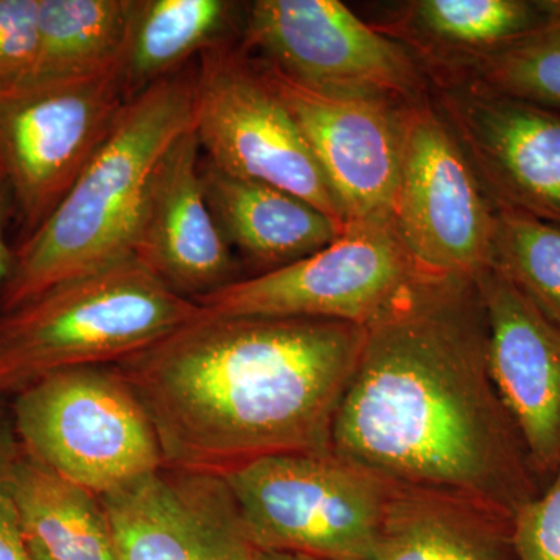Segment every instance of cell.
<instances>
[{
  "label": "cell",
  "instance_id": "1",
  "mask_svg": "<svg viewBox=\"0 0 560 560\" xmlns=\"http://www.w3.org/2000/svg\"><path fill=\"white\" fill-rule=\"evenodd\" d=\"M364 329L331 451L389 485L447 490L510 517L540 493L490 378L475 279L423 272Z\"/></svg>",
  "mask_w": 560,
  "mask_h": 560
},
{
  "label": "cell",
  "instance_id": "2",
  "mask_svg": "<svg viewBox=\"0 0 560 560\" xmlns=\"http://www.w3.org/2000/svg\"><path fill=\"white\" fill-rule=\"evenodd\" d=\"M366 329L202 311L119 361L149 412L165 467L223 475L280 453L329 452Z\"/></svg>",
  "mask_w": 560,
  "mask_h": 560
},
{
  "label": "cell",
  "instance_id": "3",
  "mask_svg": "<svg viewBox=\"0 0 560 560\" xmlns=\"http://www.w3.org/2000/svg\"><path fill=\"white\" fill-rule=\"evenodd\" d=\"M191 124L194 73H173L130 98L60 205L14 253L0 313L131 256L154 167Z\"/></svg>",
  "mask_w": 560,
  "mask_h": 560
},
{
  "label": "cell",
  "instance_id": "4",
  "mask_svg": "<svg viewBox=\"0 0 560 560\" xmlns=\"http://www.w3.org/2000/svg\"><path fill=\"white\" fill-rule=\"evenodd\" d=\"M202 315L135 256L0 313V396L51 372L117 364Z\"/></svg>",
  "mask_w": 560,
  "mask_h": 560
},
{
  "label": "cell",
  "instance_id": "5",
  "mask_svg": "<svg viewBox=\"0 0 560 560\" xmlns=\"http://www.w3.org/2000/svg\"><path fill=\"white\" fill-rule=\"evenodd\" d=\"M13 397L21 451L97 497L165 466L149 412L117 364L51 372Z\"/></svg>",
  "mask_w": 560,
  "mask_h": 560
},
{
  "label": "cell",
  "instance_id": "6",
  "mask_svg": "<svg viewBox=\"0 0 560 560\" xmlns=\"http://www.w3.org/2000/svg\"><path fill=\"white\" fill-rule=\"evenodd\" d=\"M259 551L371 560L390 489L334 451L280 453L220 475Z\"/></svg>",
  "mask_w": 560,
  "mask_h": 560
},
{
  "label": "cell",
  "instance_id": "7",
  "mask_svg": "<svg viewBox=\"0 0 560 560\" xmlns=\"http://www.w3.org/2000/svg\"><path fill=\"white\" fill-rule=\"evenodd\" d=\"M191 128L221 172L289 191L348 224L293 114L241 47L224 40L200 54Z\"/></svg>",
  "mask_w": 560,
  "mask_h": 560
},
{
  "label": "cell",
  "instance_id": "8",
  "mask_svg": "<svg viewBox=\"0 0 560 560\" xmlns=\"http://www.w3.org/2000/svg\"><path fill=\"white\" fill-rule=\"evenodd\" d=\"M393 221L420 270L475 279L492 267L497 208L429 94L400 103Z\"/></svg>",
  "mask_w": 560,
  "mask_h": 560
},
{
  "label": "cell",
  "instance_id": "9",
  "mask_svg": "<svg viewBox=\"0 0 560 560\" xmlns=\"http://www.w3.org/2000/svg\"><path fill=\"white\" fill-rule=\"evenodd\" d=\"M423 272L388 217L348 223L318 253L195 302L213 316H291L366 327Z\"/></svg>",
  "mask_w": 560,
  "mask_h": 560
},
{
  "label": "cell",
  "instance_id": "10",
  "mask_svg": "<svg viewBox=\"0 0 560 560\" xmlns=\"http://www.w3.org/2000/svg\"><path fill=\"white\" fill-rule=\"evenodd\" d=\"M128 101L120 68L0 92V176L28 234L60 205Z\"/></svg>",
  "mask_w": 560,
  "mask_h": 560
},
{
  "label": "cell",
  "instance_id": "11",
  "mask_svg": "<svg viewBox=\"0 0 560 560\" xmlns=\"http://www.w3.org/2000/svg\"><path fill=\"white\" fill-rule=\"evenodd\" d=\"M241 49L290 79L327 91L397 102L429 94L430 81L407 47L340 0H256L245 7Z\"/></svg>",
  "mask_w": 560,
  "mask_h": 560
},
{
  "label": "cell",
  "instance_id": "12",
  "mask_svg": "<svg viewBox=\"0 0 560 560\" xmlns=\"http://www.w3.org/2000/svg\"><path fill=\"white\" fill-rule=\"evenodd\" d=\"M430 91L495 208L560 226V114L470 81Z\"/></svg>",
  "mask_w": 560,
  "mask_h": 560
},
{
  "label": "cell",
  "instance_id": "13",
  "mask_svg": "<svg viewBox=\"0 0 560 560\" xmlns=\"http://www.w3.org/2000/svg\"><path fill=\"white\" fill-rule=\"evenodd\" d=\"M300 125L348 223L388 219L399 184L400 103L364 92L327 91L253 60Z\"/></svg>",
  "mask_w": 560,
  "mask_h": 560
},
{
  "label": "cell",
  "instance_id": "14",
  "mask_svg": "<svg viewBox=\"0 0 560 560\" xmlns=\"http://www.w3.org/2000/svg\"><path fill=\"white\" fill-rule=\"evenodd\" d=\"M101 500L119 560H254L259 552L220 475L164 466Z\"/></svg>",
  "mask_w": 560,
  "mask_h": 560
},
{
  "label": "cell",
  "instance_id": "15",
  "mask_svg": "<svg viewBox=\"0 0 560 560\" xmlns=\"http://www.w3.org/2000/svg\"><path fill=\"white\" fill-rule=\"evenodd\" d=\"M475 283L488 323L490 378L544 489L560 470V327L495 267Z\"/></svg>",
  "mask_w": 560,
  "mask_h": 560
},
{
  "label": "cell",
  "instance_id": "16",
  "mask_svg": "<svg viewBox=\"0 0 560 560\" xmlns=\"http://www.w3.org/2000/svg\"><path fill=\"white\" fill-rule=\"evenodd\" d=\"M201 147L194 128L162 154L143 198L132 254L186 300L241 280V261L202 189Z\"/></svg>",
  "mask_w": 560,
  "mask_h": 560
},
{
  "label": "cell",
  "instance_id": "17",
  "mask_svg": "<svg viewBox=\"0 0 560 560\" xmlns=\"http://www.w3.org/2000/svg\"><path fill=\"white\" fill-rule=\"evenodd\" d=\"M550 22L536 0H411L371 24L407 47L431 81L506 49Z\"/></svg>",
  "mask_w": 560,
  "mask_h": 560
},
{
  "label": "cell",
  "instance_id": "18",
  "mask_svg": "<svg viewBox=\"0 0 560 560\" xmlns=\"http://www.w3.org/2000/svg\"><path fill=\"white\" fill-rule=\"evenodd\" d=\"M371 560H517L512 517L447 490L390 485Z\"/></svg>",
  "mask_w": 560,
  "mask_h": 560
},
{
  "label": "cell",
  "instance_id": "19",
  "mask_svg": "<svg viewBox=\"0 0 560 560\" xmlns=\"http://www.w3.org/2000/svg\"><path fill=\"white\" fill-rule=\"evenodd\" d=\"M200 172L221 232L259 275L318 253L348 228L289 191L235 178L209 161L201 162Z\"/></svg>",
  "mask_w": 560,
  "mask_h": 560
},
{
  "label": "cell",
  "instance_id": "20",
  "mask_svg": "<svg viewBox=\"0 0 560 560\" xmlns=\"http://www.w3.org/2000/svg\"><path fill=\"white\" fill-rule=\"evenodd\" d=\"M11 482L25 539L44 556L50 560H119L101 497L55 474L21 448Z\"/></svg>",
  "mask_w": 560,
  "mask_h": 560
},
{
  "label": "cell",
  "instance_id": "21",
  "mask_svg": "<svg viewBox=\"0 0 560 560\" xmlns=\"http://www.w3.org/2000/svg\"><path fill=\"white\" fill-rule=\"evenodd\" d=\"M231 0H135L120 72L128 98L224 43L245 7Z\"/></svg>",
  "mask_w": 560,
  "mask_h": 560
},
{
  "label": "cell",
  "instance_id": "22",
  "mask_svg": "<svg viewBox=\"0 0 560 560\" xmlns=\"http://www.w3.org/2000/svg\"><path fill=\"white\" fill-rule=\"evenodd\" d=\"M135 0H39V50L28 84L120 68Z\"/></svg>",
  "mask_w": 560,
  "mask_h": 560
},
{
  "label": "cell",
  "instance_id": "23",
  "mask_svg": "<svg viewBox=\"0 0 560 560\" xmlns=\"http://www.w3.org/2000/svg\"><path fill=\"white\" fill-rule=\"evenodd\" d=\"M492 267L560 327V226L497 208Z\"/></svg>",
  "mask_w": 560,
  "mask_h": 560
},
{
  "label": "cell",
  "instance_id": "24",
  "mask_svg": "<svg viewBox=\"0 0 560 560\" xmlns=\"http://www.w3.org/2000/svg\"><path fill=\"white\" fill-rule=\"evenodd\" d=\"M441 81H470L560 114V21L430 84Z\"/></svg>",
  "mask_w": 560,
  "mask_h": 560
},
{
  "label": "cell",
  "instance_id": "25",
  "mask_svg": "<svg viewBox=\"0 0 560 560\" xmlns=\"http://www.w3.org/2000/svg\"><path fill=\"white\" fill-rule=\"evenodd\" d=\"M39 50V0H0V92L31 83Z\"/></svg>",
  "mask_w": 560,
  "mask_h": 560
},
{
  "label": "cell",
  "instance_id": "26",
  "mask_svg": "<svg viewBox=\"0 0 560 560\" xmlns=\"http://www.w3.org/2000/svg\"><path fill=\"white\" fill-rule=\"evenodd\" d=\"M517 560H560V470L512 515Z\"/></svg>",
  "mask_w": 560,
  "mask_h": 560
},
{
  "label": "cell",
  "instance_id": "27",
  "mask_svg": "<svg viewBox=\"0 0 560 560\" xmlns=\"http://www.w3.org/2000/svg\"><path fill=\"white\" fill-rule=\"evenodd\" d=\"M18 448L10 415L0 411V560H36L22 530L13 495L11 477Z\"/></svg>",
  "mask_w": 560,
  "mask_h": 560
},
{
  "label": "cell",
  "instance_id": "28",
  "mask_svg": "<svg viewBox=\"0 0 560 560\" xmlns=\"http://www.w3.org/2000/svg\"><path fill=\"white\" fill-rule=\"evenodd\" d=\"M13 208V198H11L9 186H7L5 179L0 176V291L5 285L11 267H13L14 254L11 253L9 243H7L5 232Z\"/></svg>",
  "mask_w": 560,
  "mask_h": 560
},
{
  "label": "cell",
  "instance_id": "29",
  "mask_svg": "<svg viewBox=\"0 0 560 560\" xmlns=\"http://www.w3.org/2000/svg\"><path fill=\"white\" fill-rule=\"evenodd\" d=\"M254 560H318L307 556L290 555V552L259 551Z\"/></svg>",
  "mask_w": 560,
  "mask_h": 560
},
{
  "label": "cell",
  "instance_id": "30",
  "mask_svg": "<svg viewBox=\"0 0 560 560\" xmlns=\"http://www.w3.org/2000/svg\"><path fill=\"white\" fill-rule=\"evenodd\" d=\"M536 3L550 21H560V0H536Z\"/></svg>",
  "mask_w": 560,
  "mask_h": 560
},
{
  "label": "cell",
  "instance_id": "31",
  "mask_svg": "<svg viewBox=\"0 0 560 560\" xmlns=\"http://www.w3.org/2000/svg\"><path fill=\"white\" fill-rule=\"evenodd\" d=\"M28 545H31V544H28ZM31 550L33 552V556H35L36 560H50L49 558H47V556H44L43 552H40L38 550V548L32 547V545H31Z\"/></svg>",
  "mask_w": 560,
  "mask_h": 560
}]
</instances>
